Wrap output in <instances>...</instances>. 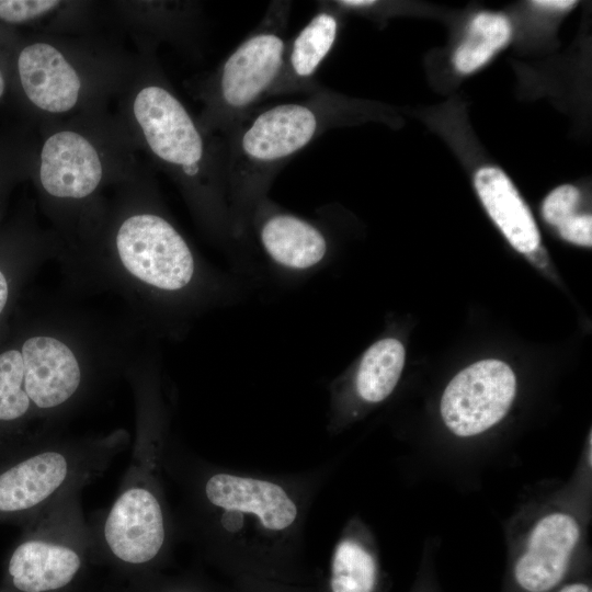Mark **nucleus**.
I'll list each match as a JSON object with an SVG mask.
<instances>
[{
    "mask_svg": "<svg viewBox=\"0 0 592 592\" xmlns=\"http://www.w3.org/2000/svg\"><path fill=\"white\" fill-rule=\"evenodd\" d=\"M164 469L183 485L197 540L235 578L305 583L296 546L306 511L287 481L241 475L164 452Z\"/></svg>",
    "mask_w": 592,
    "mask_h": 592,
    "instance_id": "nucleus-1",
    "label": "nucleus"
},
{
    "mask_svg": "<svg viewBox=\"0 0 592 592\" xmlns=\"http://www.w3.org/2000/svg\"><path fill=\"white\" fill-rule=\"evenodd\" d=\"M350 112L346 101L322 89L298 100L260 105L225 132L227 203L239 249L247 248L252 214L280 171L326 130L348 121Z\"/></svg>",
    "mask_w": 592,
    "mask_h": 592,
    "instance_id": "nucleus-2",
    "label": "nucleus"
},
{
    "mask_svg": "<svg viewBox=\"0 0 592 592\" xmlns=\"http://www.w3.org/2000/svg\"><path fill=\"white\" fill-rule=\"evenodd\" d=\"M147 409L118 492L92 523L101 556L132 569L159 562L172 534L162 482L163 425L156 408Z\"/></svg>",
    "mask_w": 592,
    "mask_h": 592,
    "instance_id": "nucleus-3",
    "label": "nucleus"
},
{
    "mask_svg": "<svg viewBox=\"0 0 592 592\" xmlns=\"http://www.w3.org/2000/svg\"><path fill=\"white\" fill-rule=\"evenodd\" d=\"M81 492L60 496L27 520L24 536L8 561V576L16 591H62L91 558L101 556L92 523L82 511Z\"/></svg>",
    "mask_w": 592,
    "mask_h": 592,
    "instance_id": "nucleus-4",
    "label": "nucleus"
},
{
    "mask_svg": "<svg viewBox=\"0 0 592 592\" xmlns=\"http://www.w3.org/2000/svg\"><path fill=\"white\" fill-rule=\"evenodd\" d=\"M292 2L271 1L259 24L213 77L207 124L224 133L269 99L283 62Z\"/></svg>",
    "mask_w": 592,
    "mask_h": 592,
    "instance_id": "nucleus-5",
    "label": "nucleus"
},
{
    "mask_svg": "<svg viewBox=\"0 0 592 592\" xmlns=\"http://www.w3.org/2000/svg\"><path fill=\"white\" fill-rule=\"evenodd\" d=\"M116 250L132 276L162 295L183 297L201 281V267L187 241L158 214L128 217L116 234Z\"/></svg>",
    "mask_w": 592,
    "mask_h": 592,
    "instance_id": "nucleus-6",
    "label": "nucleus"
},
{
    "mask_svg": "<svg viewBox=\"0 0 592 592\" xmlns=\"http://www.w3.org/2000/svg\"><path fill=\"white\" fill-rule=\"evenodd\" d=\"M247 247L260 251L273 274L297 280L325 267L331 253V239L325 216L318 219L303 217L267 196L252 214Z\"/></svg>",
    "mask_w": 592,
    "mask_h": 592,
    "instance_id": "nucleus-7",
    "label": "nucleus"
},
{
    "mask_svg": "<svg viewBox=\"0 0 592 592\" xmlns=\"http://www.w3.org/2000/svg\"><path fill=\"white\" fill-rule=\"evenodd\" d=\"M515 394L512 368L499 360H482L460 371L448 383L441 398V417L453 434L475 436L506 415Z\"/></svg>",
    "mask_w": 592,
    "mask_h": 592,
    "instance_id": "nucleus-8",
    "label": "nucleus"
},
{
    "mask_svg": "<svg viewBox=\"0 0 592 592\" xmlns=\"http://www.w3.org/2000/svg\"><path fill=\"white\" fill-rule=\"evenodd\" d=\"M581 537L578 520L565 511L549 512L532 526L514 567L519 585L547 592L565 576Z\"/></svg>",
    "mask_w": 592,
    "mask_h": 592,
    "instance_id": "nucleus-9",
    "label": "nucleus"
},
{
    "mask_svg": "<svg viewBox=\"0 0 592 592\" xmlns=\"http://www.w3.org/2000/svg\"><path fill=\"white\" fill-rule=\"evenodd\" d=\"M405 361L406 350L400 340L385 337L374 342L349 377L333 382L329 429H339L354 406L376 405L387 399L400 379Z\"/></svg>",
    "mask_w": 592,
    "mask_h": 592,
    "instance_id": "nucleus-10",
    "label": "nucleus"
},
{
    "mask_svg": "<svg viewBox=\"0 0 592 592\" xmlns=\"http://www.w3.org/2000/svg\"><path fill=\"white\" fill-rule=\"evenodd\" d=\"M341 12L333 1L317 2L314 16L287 42L281 71L269 98L286 94L306 96L325 89L316 80V75L338 38Z\"/></svg>",
    "mask_w": 592,
    "mask_h": 592,
    "instance_id": "nucleus-11",
    "label": "nucleus"
},
{
    "mask_svg": "<svg viewBox=\"0 0 592 592\" xmlns=\"http://www.w3.org/2000/svg\"><path fill=\"white\" fill-rule=\"evenodd\" d=\"M101 179V160L87 138L62 130L46 139L41 152L39 180L48 194L82 198L98 187Z\"/></svg>",
    "mask_w": 592,
    "mask_h": 592,
    "instance_id": "nucleus-12",
    "label": "nucleus"
},
{
    "mask_svg": "<svg viewBox=\"0 0 592 592\" xmlns=\"http://www.w3.org/2000/svg\"><path fill=\"white\" fill-rule=\"evenodd\" d=\"M18 69L26 96L37 107L62 113L77 103L80 78L54 46L46 43L26 46L19 56Z\"/></svg>",
    "mask_w": 592,
    "mask_h": 592,
    "instance_id": "nucleus-13",
    "label": "nucleus"
},
{
    "mask_svg": "<svg viewBox=\"0 0 592 592\" xmlns=\"http://www.w3.org/2000/svg\"><path fill=\"white\" fill-rule=\"evenodd\" d=\"M475 187L481 203L508 241L528 254L539 247L540 235L531 210L506 174L485 167L475 174Z\"/></svg>",
    "mask_w": 592,
    "mask_h": 592,
    "instance_id": "nucleus-14",
    "label": "nucleus"
},
{
    "mask_svg": "<svg viewBox=\"0 0 592 592\" xmlns=\"http://www.w3.org/2000/svg\"><path fill=\"white\" fill-rule=\"evenodd\" d=\"M377 581L375 554L355 530L348 528L333 548L327 587L320 592H375Z\"/></svg>",
    "mask_w": 592,
    "mask_h": 592,
    "instance_id": "nucleus-15",
    "label": "nucleus"
},
{
    "mask_svg": "<svg viewBox=\"0 0 592 592\" xmlns=\"http://www.w3.org/2000/svg\"><path fill=\"white\" fill-rule=\"evenodd\" d=\"M510 21L502 14L481 12L471 21L467 35L455 52L453 61L460 73H470L510 41Z\"/></svg>",
    "mask_w": 592,
    "mask_h": 592,
    "instance_id": "nucleus-16",
    "label": "nucleus"
},
{
    "mask_svg": "<svg viewBox=\"0 0 592 592\" xmlns=\"http://www.w3.org/2000/svg\"><path fill=\"white\" fill-rule=\"evenodd\" d=\"M37 419L50 428L49 421L32 402L24 384V366L20 350L0 353V423Z\"/></svg>",
    "mask_w": 592,
    "mask_h": 592,
    "instance_id": "nucleus-17",
    "label": "nucleus"
},
{
    "mask_svg": "<svg viewBox=\"0 0 592 592\" xmlns=\"http://www.w3.org/2000/svg\"><path fill=\"white\" fill-rule=\"evenodd\" d=\"M580 202V192L577 187L566 184L551 191L545 198L542 207L544 219L558 228L568 219L577 215Z\"/></svg>",
    "mask_w": 592,
    "mask_h": 592,
    "instance_id": "nucleus-18",
    "label": "nucleus"
},
{
    "mask_svg": "<svg viewBox=\"0 0 592 592\" xmlns=\"http://www.w3.org/2000/svg\"><path fill=\"white\" fill-rule=\"evenodd\" d=\"M60 2L56 0H0V19L18 23L37 18Z\"/></svg>",
    "mask_w": 592,
    "mask_h": 592,
    "instance_id": "nucleus-19",
    "label": "nucleus"
},
{
    "mask_svg": "<svg viewBox=\"0 0 592 592\" xmlns=\"http://www.w3.org/2000/svg\"><path fill=\"white\" fill-rule=\"evenodd\" d=\"M236 592H320L305 583L286 582L253 576L235 578Z\"/></svg>",
    "mask_w": 592,
    "mask_h": 592,
    "instance_id": "nucleus-20",
    "label": "nucleus"
},
{
    "mask_svg": "<svg viewBox=\"0 0 592 592\" xmlns=\"http://www.w3.org/2000/svg\"><path fill=\"white\" fill-rule=\"evenodd\" d=\"M559 235L567 241L591 247L592 217L587 214H577L557 228Z\"/></svg>",
    "mask_w": 592,
    "mask_h": 592,
    "instance_id": "nucleus-21",
    "label": "nucleus"
},
{
    "mask_svg": "<svg viewBox=\"0 0 592 592\" xmlns=\"http://www.w3.org/2000/svg\"><path fill=\"white\" fill-rule=\"evenodd\" d=\"M577 2L571 0H536L533 4L539 8L566 10L573 7Z\"/></svg>",
    "mask_w": 592,
    "mask_h": 592,
    "instance_id": "nucleus-22",
    "label": "nucleus"
},
{
    "mask_svg": "<svg viewBox=\"0 0 592 592\" xmlns=\"http://www.w3.org/2000/svg\"><path fill=\"white\" fill-rule=\"evenodd\" d=\"M9 297V285L5 275L0 270V314L4 309Z\"/></svg>",
    "mask_w": 592,
    "mask_h": 592,
    "instance_id": "nucleus-23",
    "label": "nucleus"
},
{
    "mask_svg": "<svg viewBox=\"0 0 592 592\" xmlns=\"http://www.w3.org/2000/svg\"><path fill=\"white\" fill-rule=\"evenodd\" d=\"M559 592H591V590L587 584L572 583L563 587Z\"/></svg>",
    "mask_w": 592,
    "mask_h": 592,
    "instance_id": "nucleus-24",
    "label": "nucleus"
},
{
    "mask_svg": "<svg viewBox=\"0 0 592 592\" xmlns=\"http://www.w3.org/2000/svg\"><path fill=\"white\" fill-rule=\"evenodd\" d=\"M160 592H198L190 587H168Z\"/></svg>",
    "mask_w": 592,
    "mask_h": 592,
    "instance_id": "nucleus-25",
    "label": "nucleus"
},
{
    "mask_svg": "<svg viewBox=\"0 0 592 592\" xmlns=\"http://www.w3.org/2000/svg\"><path fill=\"white\" fill-rule=\"evenodd\" d=\"M3 91H4V80L0 72V96L2 95Z\"/></svg>",
    "mask_w": 592,
    "mask_h": 592,
    "instance_id": "nucleus-26",
    "label": "nucleus"
}]
</instances>
